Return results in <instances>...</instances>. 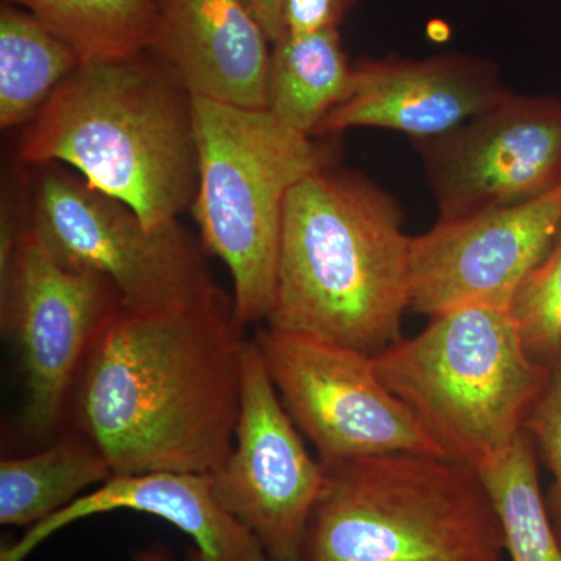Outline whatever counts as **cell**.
<instances>
[{
  "instance_id": "cell-1",
  "label": "cell",
  "mask_w": 561,
  "mask_h": 561,
  "mask_svg": "<svg viewBox=\"0 0 561 561\" xmlns=\"http://www.w3.org/2000/svg\"><path fill=\"white\" fill-rule=\"evenodd\" d=\"M249 339L232 301L171 311L121 306L70 391L66 421L114 476L210 474L234 446Z\"/></svg>"
},
{
  "instance_id": "cell-2",
  "label": "cell",
  "mask_w": 561,
  "mask_h": 561,
  "mask_svg": "<svg viewBox=\"0 0 561 561\" xmlns=\"http://www.w3.org/2000/svg\"><path fill=\"white\" fill-rule=\"evenodd\" d=\"M398 202L357 172L324 168L287 197L273 330L360 353L401 339L411 309V236Z\"/></svg>"
},
{
  "instance_id": "cell-3",
  "label": "cell",
  "mask_w": 561,
  "mask_h": 561,
  "mask_svg": "<svg viewBox=\"0 0 561 561\" xmlns=\"http://www.w3.org/2000/svg\"><path fill=\"white\" fill-rule=\"evenodd\" d=\"M20 158L68 165L157 230L197 194L194 98L150 50L81 62L25 125Z\"/></svg>"
},
{
  "instance_id": "cell-4",
  "label": "cell",
  "mask_w": 561,
  "mask_h": 561,
  "mask_svg": "<svg viewBox=\"0 0 561 561\" xmlns=\"http://www.w3.org/2000/svg\"><path fill=\"white\" fill-rule=\"evenodd\" d=\"M302 561H502L481 472L432 454L321 461Z\"/></svg>"
},
{
  "instance_id": "cell-5",
  "label": "cell",
  "mask_w": 561,
  "mask_h": 561,
  "mask_svg": "<svg viewBox=\"0 0 561 561\" xmlns=\"http://www.w3.org/2000/svg\"><path fill=\"white\" fill-rule=\"evenodd\" d=\"M375 367L443 456L478 471L522 435L551 370L531 359L507 309L485 306L431 317Z\"/></svg>"
},
{
  "instance_id": "cell-6",
  "label": "cell",
  "mask_w": 561,
  "mask_h": 561,
  "mask_svg": "<svg viewBox=\"0 0 561 561\" xmlns=\"http://www.w3.org/2000/svg\"><path fill=\"white\" fill-rule=\"evenodd\" d=\"M194 127L198 184L191 209L203 245L230 272L236 323L267 321L287 197L332 165L334 147L291 130L268 110L203 98H194Z\"/></svg>"
},
{
  "instance_id": "cell-7",
  "label": "cell",
  "mask_w": 561,
  "mask_h": 561,
  "mask_svg": "<svg viewBox=\"0 0 561 561\" xmlns=\"http://www.w3.org/2000/svg\"><path fill=\"white\" fill-rule=\"evenodd\" d=\"M32 168L38 175L25 227L61 264L108 279L125 308L171 311L232 301L180 220L151 230L127 203L79 173L61 164Z\"/></svg>"
},
{
  "instance_id": "cell-8",
  "label": "cell",
  "mask_w": 561,
  "mask_h": 561,
  "mask_svg": "<svg viewBox=\"0 0 561 561\" xmlns=\"http://www.w3.org/2000/svg\"><path fill=\"white\" fill-rule=\"evenodd\" d=\"M122 300L108 279L61 264L27 227L0 271V316L25 383L22 426L51 437L66 423L88 351Z\"/></svg>"
},
{
  "instance_id": "cell-9",
  "label": "cell",
  "mask_w": 561,
  "mask_h": 561,
  "mask_svg": "<svg viewBox=\"0 0 561 561\" xmlns=\"http://www.w3.org/2000/svg\"><path fill=\"white\" fill-rule=\"evenodd\" d=\"M254 342L279 400L320 461L394 453L445 457L381 381L375 356L271 327Z\"/></svg>"
},
{
  "instance_id": "cell-10",
  "label": "cell",
  "mask_w": 561,
  "mask_h": 561,
  "mask_svg": "<svg viewBox=\"0 0 561 561\" xmlns=\"http://www.w3.org/2000/svg\"><path fill=\"white\" fill-rule=\"evenodd\" d=\"M209 476L221 507L254 535L268 559L302 561L323 465L306 449L254 341L243 353L234 446Z\"/></svg>"
},
{
  "instance_id": "cell-11",
  "label": "cell",
  "mask_w": 561,
  "mask_h": 561,
  "mask_svg": "<svg viewBox=\"0 0 561 561\" xmlns=\"http://www.w3.org/2000/svg\"><path fill=\"white\" fill-rule=\"evenodd\" d=\"M413 146L438 220L534 201L561 184V98L511 91L454 130Z\"/></svg>"
},
{
  "instance_id": "cell-12",
  "label": "cell",
  "mask_w": 561,
  "mask_h": 561,
  "mask_svg": "<svg viewBox=\"0 0 561 561\" xmlns=\"http://www.w3.org/2000/svg\"><path fill=\"white\" fill-rule=\"evenodd\" d=\"M561 227V184L519 203L437 220L411 241V309L427 317L461 308L508 309Z\"/></svg>"
},
{
  "instance_id": "cell-13",
  "label": "cell",
  "mask_w": 561,
  "mask_h": 561,
  "mask_svg": "<svg viewBox=\"0 0 561 561\" xmlns=\"http://www.w3.org/2000/svg\"><path fill=\"white\" fill-rule=\"evenodd\" d=\"M508 92L496 62L476 55L364 58L353 65L348 98L324 117L313 138L353 128H383L412 140L437 138Z\"/></svg>"
},
{
  "instance_id": "cell-14",
  "label": "cell",
  "mask_w": 561,
  "mask_h": 561,
  "mask_svg": "<svg viewBox=\"0 0 561 561\" xmlns=\"http://www.w3.org/2000/svg\"><path fill=\"white\" fill-rule=\"evenodd\" d=\"M122 511L157 516L183 531L192 541L190 561H272L254 535L221 507L209 474L171 471L113 476L27 529L2 549L0 561H25L65 527Z\"/></svg>"
},
{
  "instance_id": "cell-15",
  "label": "cell",
  "mask_w": 561,
  "mask_h": 561,
  "mask_svg": "<svg viewBox=\"0 0 561 561\" xmlns=\"http://www.w3.org/2000/svg\"><path fill=\"white\" fill-rule=\"evenodd\" d=\"M153 51L192 98L265 108L272 43L245 0H154Z\"/></svg>"
},
{
  "instance_id": "cell-16",
  "label": "cell",
  "mask_w": 561,
  "mask_h": 561,
  "mask_svg": "<svg viewBox=\"0 0 561 561\" xmlns=\"http://www.w3.org/2000/svg\"><path fill=\"white\" fill-rule=\"evenodd\" d=\"M351 88L353 65L339 31L284 33L272 43L265 110L291 130L313 136Z\"/></svg>"
},
{
  "instance_id": "cell-17",
  "label": "cell",
  "mask_w": 561,
  "mask_h": 561,
  "mask_svg": "<svg viewBox=\"0 0 561 561\" xmlns=\"http://www.w3.org/2000/svg\"><path fill=\"white\" fill-rule=\"evenodd\" d=\"M113 476L101 449L68 426L46 448L0 461V524L31 529Z\"/></svg>"
},
{
  "instance_id": "cell-18",
  "label": "cell",
  "mask_w": 561,
  "mask_h": 561,
  "mask_svg": "<svg viewBox=\"0 0 561 561\" xmlns=\"http://www.w3.org/2000/svg\"><path fill=\"white\" fill-rule=\"evenodd\" d=\"M80 55L20 7L0 9V127L27 125L81 65Z\"/></svg>"
},
{
  "instance_id": "cell-19",
  "label": "cell",
  "mask_w": 561,
  "mask_h": 561,
  "mask_svg": "<svg viewBox=\"0 0 561 561\" xmlns=\"http://www.w3.org/2000/svg\"><path fill=\"white\" fill-rule=\"evenodd\" d=\"M28 11L76 49L81 61H105L151 50L154 0H5Z\"/></svg>"
},
{
  "instance_id": "cell-20",
  "label": "cell",
  "mask_w": 561,
  "mask_h": 561,
  "mask_svg": "<svg viewBox=\"0 0 561 561\" xmlns=\"http://www.w3.org/2000/svg\"><path fill=\"white\" fill-rule=\"evenodd\" d=\"M500 518L508 561H561L541 490L538 454L526 431L479 470Z\"/></svg>"
},
{
  "instance_id": "cell-21",
  "label": "cell",
  "mask_w": 561,
  "mask_h": 561,
  "mask_svg": "<svg viewBox=\"0 0 561 561\" xmlns=\"http://www.w3.org/2000/svg\"><path fill=\"white\" fill-rule=\"evenodd\" d=\"M507 311L531 359L551 367L561 353V227L551 249L513 294Z\"/></svg>"
},
{
  "instance_id": "cell-22",
  "label": "cell",
  "mask_w": 561,
  "mask_h": 561,
  "mask_svg": "<svg viewBox=\"0 0 561 561\" xmlns=\"http://www.w3.org/2000/svg\"><path fill=\"white\" fill-rule=\"evenodd\" d=\"M524 431L534 440L538 459L551 472L552 482L545 501L561 542V353L552 362L548 381L527 416Z\"/></svg>"
},
{
  "instance_id": "cell-23",
  "label": "cell",
  "mask_w": 561,
  "mask_h": 561,
  "mask_svg": "<svg viewBox=\"0 0 561 561\" xmlns=\"http://www.w3.org/2000/svg\"><path fill=\"white\" fill-rule=\"evenodd\" d=\"M359 0H286L284 27L291 35L339 31Z\"/></svg>"
},
{
  "instance_id": "cell-24",
  "label": "cell",
  "mask_w": 561,
  "mask_h": 561,
  "mask_svg": "<svg viewBox=\"0 0 561 561\" xmlns=\"http://www.w3.org/2000/svg\"><path fill=\"white\" fill-rule=\"evenodd\" d=\"M245 2L249 3L250 10L253 11L271 43H275L286 33L284 27L286 0H245Z\"/></svg>"
},
{
  "instance_id": "cell-25",
  "label": "cell",
  "mask_w": 561,
  "mask_h": 561,
  "mask_svg": "<svg viewBox=\"0 0 561 561\" xmlns=\"http://www.w3.org/2000/svg\"><path fill=\"white\" fill-rule=\"evenodd\" d=\"M133 561H173L172 553L161 542H153L149 548L135 553Z\"/></svg>"
}]
</instances>
